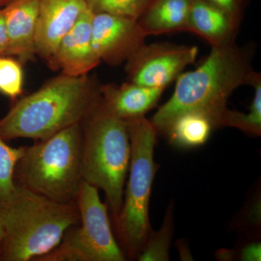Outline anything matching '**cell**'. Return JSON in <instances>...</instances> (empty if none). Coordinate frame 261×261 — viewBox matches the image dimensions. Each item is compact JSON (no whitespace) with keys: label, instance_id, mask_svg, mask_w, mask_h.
<instances>
[{"label":"cell","instance_id":"18","mask_svg":"<svg viewBox=\"0 0 261 261\" xmlns=\"http://www.w3.org/2000/svg\"><path fill=\"white\" fill-rule=\"evenodd\" d=\"M173 207H168L164 222L159 231H151L142 252L139 255V260H169V248L173 234Z\"/></svg>","mask_w":261,"mask_h":261},{"label":"cell","instance_id":"7","mask_svg":"<svg viewBox=\"0 0 261 261\" xmlns=\"http://www.w3.org/2000/svg\"><path fill=\"white\" fill-rule=\"evenodd\" d=\"M80 224L67 230L61 243L36 261H124L108 217V207L99 190L82 182L75 200Z\"/></svg>","mask_w":261,"mask_h":261},{"label":"cell","instance_id":"4","mask_svg":"<svg viewBox=\"0 0 261 261\" xmlns=\"http://www.w3.org/2000/svg\"><path fill=\"white\" fill-rule=\"evenodd\" d=\"M83 181L102 190L115 218L121 211L130 159L127 122L109 112L100 99L82 123Z\"/></svg>","mask_w":261,"mask_h":261},{"label":"cell","instance_id":"3","mask_svg":"<svg viewBox=\"0 0 261 261\" xmlns=\"http://www.w3.org/2000/svg\"><path fill=\"white\" fill-rule=\"evenodd\" d=\"M14 195L0 204L6 236L0 261H36L60 243L67 230L80 224L75 202L51 200L16 184Z\"/></svg>","mask_w":261,"mask_h":261},{"label":"cell","instance_id":"25","mask_svg":"<svg viewBox=\"0 0 261 261\" xmlns=\"http://www.w3.org/2000/svg\"><path fill=\"white\" fill-rule=\"evenodd\" d=\"M5 236H6V228H5L4 220L0 213V244L4 240Z\"/></svg>","mask_w":261,"mask_h":261},{"label":"cell","instance_id":"17","mask_svg":"<svg viewBox=\"0 0 261 261\" xmlns=\"http://www.w3.org/2000/svg\"><path fill=\"white\" fill-rule=\"evenodd\" d=\"M250 85L255 89L253 100L248 113H240L226 108L221 118L220 126L233 127L255 136L261 135V75L255 72Z\"/></svg>","mask_w":261,"mask_h":261},{"label":"cell","instance_id":"13","mask_svg":"<svg viewBox=\"0 0 261 261\" xmlns=\"http://www.w3.org/2000/svg\"><path fill=\"white\" fill-rule=\"evenodd\" d=\"M164 90V88L145 87L130 82L121 85H100L103 106L125 121L145 116L159 102Z\"/></svg>","mask_w":261,"mask_h":261},{"label":"cell","instance_id":"21","mask_svg":"<svg viewBox=\"0 0 261 261\" xmlns=\"http://www.w3.org/2000/svg\"><path fill=\"white\" fill-rule=\"evenodd\" d=\"M151 0H87L89 8L95 13H109L137 19Z\"/></svg>","mask_w":261,"mask_h":261},{"label":"cell","instance_id":"8","mask_svg":"<svg viewBox=\"0 0 261 261\" xmlns=\"http://www.w3.org/2000/svg\"><path fill=\"white\" fill-rule=\"evenodd\" d=\"M197 55L195 46L145 43L127 60L125 70L128 82L166 89L187 66L195 63Z\"/></svg>","mask_w":261,"mask_h":261},{"label":"cell","instance_id":"26","mask_svg":"<svg viewBox=\"0 0 261 261\" xmlns=\"http://www.w3.org/2000/svg\"><path fill=\"white\" fill-rule=\"evenodd\" d=\"M10 1H11V0H0V9L6 6Z\"/></svg>","mask_w":261,"mask_h":261},{"label":"cell","instance_id":"9","mask_svg":"<svg viewBox=\"0 0 261 261\" xmlns=\"http://www.w3.org/2000/svg\"><path fill=\"white\" fill-rule=\"evenodd\" d=\"M147 36L137 19L109 13H94L92 42L100 62L111 66L126 63L145 44Z\"/></svg>","mask_w":261,"mask_h":261},{"label":"cell","instance_id":"14","mask_svg":"<svg viewBox=\"0 0 261 261\" xmlns=\"http://www.w3.org/2000/svg\"><path fill=\"white\" fill-rule=\"evenodd\" d=\"M239 28L222 10L205 0H192L187 32L200 36L211 47L235 42Z\"/></svg>","mask_w":261,"mask_h":261},{"label":"cell","instance_id":"19","mask_svg":"<svg viewBox=\"0 0 261 261\" xmlns=\"http://www.w3.org/2000/svg\"><path fill=\"white\" fill-rule=\"evenodd\" d=\"M25 147H10L0 135V204L9 200L16 190L15 172Z\"/></svg>","mask_w":261,"mask_h":261},{"label":"cell","instance_id":"11","mask_svg":"<svg viewBox=\"0 0 261 261\" xmlns=\"http://www.w3.org/2000/svg\"><path fill=\"white\" fill-rule=\"evenodd\" d=\"M94 12L84 10L74 25L61 39L50 64L53 70L71 76L89 75L100 61L94 53L92 42Z\"/></svg>","mask_w":261,"mask_h":261},{"label":"cell","instance_id":"24","mask_svg":"<svg viewBox=\"0 0 261 261\" xmlns=\"http://www.w3.org/2000/svg\"><path fill=\"white\" fill-rule=\"evenodd\" d=\"M8 48V32L3 8L0 9V56H7Z\"/></svg>","mask_w":261,"mask_h":261},{"label":"cell","instance_id":"15","mask_svg":"<svg viewBox=\"0 0 261 261\" xmlns=\"http://www.w3.org/2000/svg\"><path fill=\"white\" fill-rule=\"evenodd\" d=\"M192 0H151L137 22L146 35L187 32Z\"/></svg>","mask_w":261,"mask_h":261},{"label":"cell","instance_id":"23","mask_svg":"<svg viewBox=\"0 0 261 261\" xmlns=\"http://www.w3.org/2000/svg\"><path fill=\"white\" fill-rule=\"evenodd\" d=\"M260 243H251L243 249L241 259L245 261H260L261 260Z\"/></svg>","mask_w":261,"mask_h":261},{"label":"cell","instance_id":"22","mask_svg":"<svg viewBox=\"0 0 261 261\" xmlns=\"http://www.w3.org/2000/svg\"><path fill=\"white\" fill-rule=\"evenodd\" d=\"M229 17L239 27L241 25L247 0H205Z\"/></svg>","mask_w":261,"mask_h":261},{"label":"cell","instance_id":"20","mask_svg":"<svg viewBox=\"0 0 261 261\" xmlns=\"http://www.w3.org/2000/svg\"><path fill=\"white\" fill-rule=\"evenodd\" d=\"M23 65L15 57L0 56V94L11 100L23 92Z\"/></svg>","mask_w":261,"mask_h":261},{"label":"cell","instance_id":"10","mask_svg":"<svg viewBox=\"0 0 261 261\" xmlns=\"http://www.w3.org/2000/svg\"><path fill=\"white\" fill-rule=\"evenodd\" d=\"M87 8V0H39L36 51L47 65L61 39Z\"/></svg>","mask_w":261,"mask_h":261},{"label":"cell","instance_id":"6","mask_svg":"<svg viewBox=\"0 0 261 261\" xmlns=\"http://www.w3.org/2000/svg\"><path fill=\"white\" fill-rule=\"evenodd\" d=\"M130 141L129 176L117 226L123 248L130 257H138L151 230L149 200L159 165L154 161L157 130L145 116L127 121Z\"/></svg>","mask_w":261,"mask_h":261},{"label":"cell","instance_id":"5","mask_svg":"<svg viewBox=\"0 0 261 261\" xmlns=\"http://www.w3.org/2000/svg\"><path fill=\"white\" fill-rule=\"evenodd\" d=\"M82 123L25 146L15 183L63 203L75 202L83 182Z\"/></svg>","mask_w":261,"mask_h":261},{"label":"cell","instance_id":"12","mask_svg":"<svg viewBox=\"0 0 261 261\" xmlns=\"http://www.w3.org/2000/svg\"><path fill=\"white\" fill-rule=\"evenodd\" d=\"M3 10L8 37L7 56L15 57L23 65L35 61L39 0H11Z\"/></svg>","mask_w":261,"mask_h":261},{"label":"cell","instance_id":"2","mask_svg":"<svg viewBox=\"0 0 261 261\" xmlns=\"http://www.w3.org/2000/svg\"><path fill=\"white\" fill-rule=\"evenodd\" d=\"M100 85L89 74L61 73L14 101L0 120V135L5 141L30 139L36 142L80 124L100 101Z\"/></svg>","mask_w":261,"mask_h":261},{"label":"cell","instance_id":"1","mask_svg":"<svg viewBox=\"0 0 261 261\" xmlns=\"http://www.w3.org/2000/svg\"><path fill=\"white\" fill-rule=\"evenodd\" d=\"M251 47L236 43L212 47L210 54L195 70L176 79L171 98L159 108L151 122L159 132L166 133L173 121L184 113L199 112L210 117L219 128L230 96L238 87L250 85L252 69Z\"/></svg>","mask_w":261,"mask_h":261},{"label":"cell","instance_id":"16","mask_svg":"<svg viewBox=\"0 0 261 261\" xmlns=\"http://www.w3.org/2000/svg\"><path fill=\"white\" fill-rule=\"evenodd\" d=\"M214 128L210 117L202 113L190 112L176 118L165 134L173 145L191 148L205 143Z\"/></svg>","mask_w":261,"mask_h":261}]
</instances>
